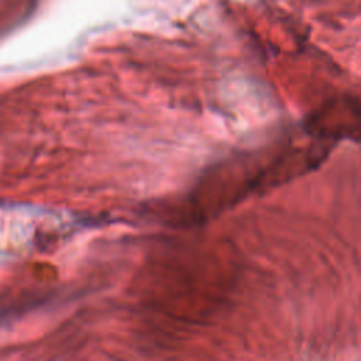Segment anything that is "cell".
I'll use <instances>...</instances> for the list:
<instances>
[{"label":"cell","mask_w":361,"mask_h":361,"mask_svg":"<svg viewBox=\"0 0 361 361\" xmlns=\"http://www.w3.org/2000/svg\"><path fill=\"white\" fill-rule=\"evenodd\" d=\"M333 145L317 142L305 148L283 147L213 166L195 186L159 212L168 224H202L250 196L261 195L314 169Z\"/></svg>","instance_id":"6da1fadb"}]
</instances>
